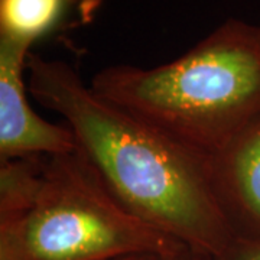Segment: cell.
<instances>
[{
  "label": "cell",
  "mask_w": 260,
  "mask_h": 260,
  "mask_svg": "<svg viewBox=\"0 0 260 260\" xmlns=\"http://www.w3.org/2000/svg\"><path fill=\"white\" fill-rule=\"evenodd\" d=\"M28 91L59 114L75 152L142 223L211 259L232 242L210 182L208 158L104 100L74 67L30 52Z\"/></svg>",
  "instance_id": "6da1fadb"
},
{
  "label": "cell",
  "mask_w": 260,
  "mask_h": 260,
  "mask_svg": "<svg viewBox=\"0 0 260 260\" xmlns=\"http://www.w3.org/2000/svg\"><path fill=\"white\" fill-rule=\"evenodd\" d=\"M91 88L179 145L210 158L260 114V26L227 19L177 59L112 65Z\"/></svg>",
  "instance_id": "7a4b0ae2"
},
{
  "label": "cell",
  "mask_w": 260,
  "mask_h": 260,
  "mask_svg": "<svg viewBox=\"0 0 260 260\" xmlns=\"http://www.w3.org/2000/svg\"><path fill=\"white\" fill-rule=\"evenodd\" d=\"M181 244L123 208L77 152L0 162V260L160 257Z\"/></svg>",
  "instance_id": "3957f363"
},
{
  "label": "cell",
  "mask_w": 260,
  "mask_h": 260,
  "mask_svg": "<svg viewBox=\"0 0 260 260\" xmlns=\"http://www.w3.org/2000/svg\"><path fill=\"white\" fill-rule=\"evenodd\" d=\"M30 48L0 37V162L75 152L71 130L42 119L29 104L23 71Z\"/></svg>",
  "instance_id": "277c9868"
},
{
  "label": "cell",
  "mask_w": 260,
  "mask_h": 260,
  "mask_svg": "<svg viewBox=\"0 0 260 260\" xmlns=\"http://www.w3.org/2000/svg\"><path fill=\"white\" fill-rule=\"evenodd\" d=\"M217 207L234 236L260 239V114L208 158Z\"/></svg>",
  "instance_id": "5b68a950"
},
{
  "label": "cell",
  "mask_w": 260,
  "mask_h": 260,
  "mask_svg": "<svg viewBox=\"0 0 260 260\" xmlns=\"http://www.w3.org/2000/svg\"><path fill=\"white\" fill-rule=\"evenodd\" d=\"M77 0H0V37L34 45L62 29Z\"/></svg>",
  "instance_id": "8992f818"
},
{
  "label": "cell",
  "mask_w": 260,
  "mask_h": 260,
  "mask_svg": "<svg viewBox=\"0 0 260 260\" xmlns=\"http://www.w3.org/2000/svg\"><path fill=\"white\" fill-rule=\"evenodd\" d=\"M213 260H260V239L234 236L227 247Z\"/></svg>",
  "instance_id": "52a82bcc"
},
{
  "label": "cell",
  "mask_w": 260,
  "mask_h": 260,
  "mask_svg": "<svg viewBox=\"0 0 260 260\" xmlns=\"http://www.w3.org/2000/svg\"><path fill=\"white\" fill-rule=\"evenodd\" d=\"M160 260H213L208 254L192 249L186 244H181L177 249L160 256Z\"/></svg>",
  "instance_id": "ba28073f"
},
{
  "label": "cell",
  "mask_w": 260,
  "mask_h": 260,
  "mask_svg": "<svg viewBox=\"0 0 260 260\" xmlns=\"http://www.w3.org/2000/svg\"><path fill=\"white\" fill-rule=\"evenodd\" d=\"M116 260H160L156 254H133V256H126Z\"/></svg>",
  "instance_id": "9c48e42d"
}]
</instances>
